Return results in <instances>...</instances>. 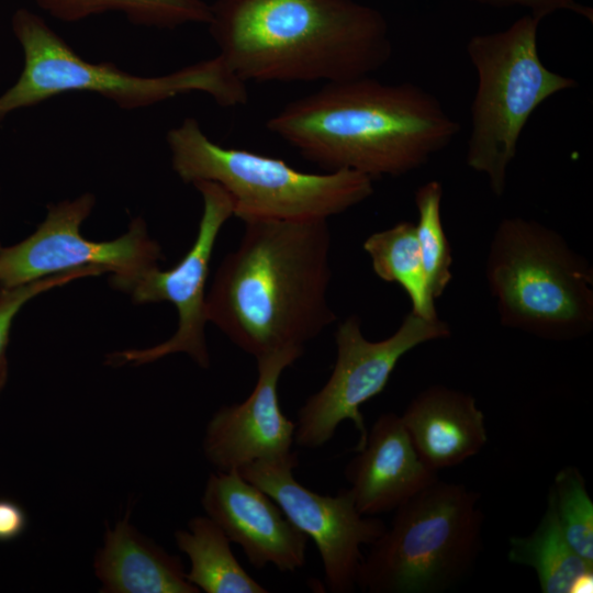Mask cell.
I'll use <instances>...</instances> for the list:
<instances>
[{
  "label": "cell",
  "instance_id": "cell-6",
  "mask_svg": "<svg viewBox=\"0 0 593 593\" xmlns=\"http://www.w3.org/2000/svg\"><path fill=\"white\" fill-rule=\"evenodd\" d=\"M12 31L23 49L24 66L16 82L0 96V122L15 110L69 92H94L125 110L193 91L205 92L224 107L247 101L245 81L219 55L168 75L143 77L112 63L87 61L26 9L13 14Z\"/></svg>",
  "mask_w": 593,
  "mask_h": 593
},
{
  "label": "cell",
  "instance_id": "cell-17",
  "mask_svg": "<svg viewBox=\"0 0 593 593\" xmlns=\"http://www.w3.org/2000/svg\"><path fill=\"white\" fill-rule=\"evenodd\" d=\"M94 569L102 592L198 593L180 559L138 534L125 517L105 535Z\"/></svg>",
  "mask_w": 593,
  "mask_h": 593
},
{
  "label": "cell",
  "instance_id": "cell-3",
  "mask_svg": "<svg viewBox=\"0 0 593 593\" xmlns=\"http://www.w3.org/2000/svg\"><path fill=\"white\" fill-rule=\"evenodd\" d=\"M211 12L219 55L245 82L350 80L392 55L383 15L355 0H220Z\"/></svg>",
  "mask_w": 593,
  "mask_h": 593
},
{
  "label": "cell",
  "instance_id": "cell-13",
  "mask_svg": "<svg viewBox=\"0 0 593 593\" xmlns=\"http://www.w3.org/2000/svg\"><path fill=\"white\" fill-rule=\"evenodd\" d=\"M303 353L289 349L257 358L258 377L250 394L213 414L203 451L216 471L238 470L256 461H299L292 450L295 424L281 410L278 383Z\"/></svg>",
  "mask_w": 593,
  "mask_h": 593
},
{
  "label": "cell",
  "instance_id": "cell-16",
  "mask_svg": "<svg viewBox=\"0 0 593 593\" xmlns=\"http://www.w3.org/2000/svg\"><path fill=\"white\" fill-rule=\"evenodd\" d=\"M400 416L417 454L437 472L478 455L488 441L475 399L446 385L426 388Z\"/></svg>",
  "mask_w": 593,
  "mask_h": 593
},
{
  "label": "cell",
  "instance_id": "cell-23",
  "mask_svg": "<svg viewBox=\"0 0 593 593\" xmlns=\"http://www.w3.org/2000/svg\"><path fill=\"white\" fill-rule=\"evenodd\" d=\"M549 492L569 544L593 563V502L581 471L574 466L564 467L556 474Z\"/></svg>",
  "mask_w": 593,
  "mask_h": 593
},
{
  "label": "cell",
  "instance_id": "cell-12",
  "mask_svg": "<svg viewBox=\"0 0 593 593\" xmlns=\"http://www.w3.org/2000/svg\"><path fill=\"white\" fill-rule=\"evenodd\" d=\"M194 187L202 195L203 212L191 248L171 269L152 268L128 289L134 302H171L178 312V328L164 343L147 349H130L112 354L111 365H143L165 356L184 353L200 367H210L205 342L206 281L216 238L225 222L233 216L228 193L217 183L199 181Z\"/></svg>",
  "mask_w": 593,
  "mask_h": 593
},
{
  "label": "cell",
  "instance_id": "cell-19",
  "mask_svg": "<svg viewBox=\"0 0 593 593\" xmlns=\"http://www.w3.org/2000/svg\"><path fill=\"white\" fill-rule=\"evenodd\" d=\"M188 530L175 534L178 548L191 563L187 580L206 593H266L251 578L231 549V540L209 516L192 518Z\"/></svg>",
  "mask_w": 593,
  "mask_h": 593
},
{
  "label": "cell",
  "instance_id": "cell-24",
  "mask_svg": "<svg viewBox=\"0 0 593 593\" xmlns=\"http://www.w3.org/2000/svg\"><path fill=\"white\" fill-rule=\"evenodd\" d=\"M105 271L99 267H87L75 271L51 276L14 288L0 289V394L8 379L7 348L13 321L20 310L36 295L77 279L99 276Z\"/></svg>",
  "mask_w": 593,
  "mask_h": 593
},
{
  "label": "cell",
  "instance_id": "cell-21",
  "mask_svg": "<svg viewBox=\"0 0 593 593\" xmlns=\"http://www.w3.org/2000/svg\"><path fill=\"white\" fill-rule=\"evenodd\" d=\"M52 16L79 21L107 11L123 12L131 22L175 27L188 22L210 23L211 7L201 0H35Z\"/></svg>",
  "mask_w": 593,
  "mask_h": 593
},
{
  "label": "cell",
  "instance_id": "cell-14",
  "mask_svg": "<svg viewBox=\"0 0 593 593\" xmlns=\"http://www.w3.org/2000/svg\"><path fill=\"white\" fill-rule=\"evenodd\" d=\"M202 505L255 568L272 564L281 572H294L305 564L309 538L268 494L237 470L212 473Z\"/></svg>",
  "mask_w": 593,
  "mask_h": 593
},
{
  "label": "cell",
  "instance_id": "cell-10",
  "mask_svg": "<svg viewBox=\"0 0 593 593\" xmlns=\"http://www.w3.org/2000/svg\"><path fill=\"white\" fill-rule=\"evenodd\" d=\"M96 199L85 193L49 204L36 231L12 246H0V289L14 288L51 276L87 267L112 272L111 284L127 292L136 279L163 258L160 246L149 237L146 223L135 217L128 231L107 242L89 240L80 233Z\"/></svg>",
  "mask_w": 593,
  "mask_h": 593
},
{
  "label": "cell",
  "instance_id": "cell-2",
  "mask_svg": "<svg viewBox=\"0 0 593 593\" xmlns=\"http://www.w3.org/2000/svg\"><path fill=\"white\" fill-rule=\"evenodd\" d=\"M267 128L325 170L374 179L424 166L449 146L460 125L424 88L366 76L328 82L287 103Z\"/></svg>",
  "mask_w": 593,
  "mask_h": 593
},
{
  "label": "cell",
  "instance_id": "cell-11",
  "mask_svg": "<svg viewBox=\"0 0 593 593\" xmlns=\"http://www.w3.org/2000/svg\"><path fill=\"white\" fill-rule=\"evenodd\" d=\"M299 461H256L237 471L268 494L292 524L311 538L321 557L324 581L333 593H350L363 560L362 546H371L385 524L362 515L349 489L322 495L293 475Z\"/></svg>",
  "mask_w": 593,
  "mask_h": 593
},
{
  "label": "cell",
  "instance_id": "cell-22",
  "mask_svg": "<svg viewBox=\"0 0 593 593\" xmlns=\"http://www.w3.org/2000/svg\"><path fill=\"white\" fill-rule=\"evenodd\" d=\"M441 199L443 186L437 180L422 184L415 192L418 212V222L415 225L416 237L434 299L444 293L452 278L451 250L440 214Z\"/></svg>",
  "mask_w": 593,
  "mask_h": 593
},
{
  "label": "cell",
  "instance_id": "cell-20",
  "mask_svg": "<svg viewBox=\"0 0 593 593\" xmlns=\"http://www.w3.org/2000/svg\"><path fill=\"white\" fill-rule=\"evenodd\" d=\"M374 273L387 282H396L410 298L412 312L424 318H437L416 237L415 224L400 222L371 234L363 243Z\"/></svg>",
  "mask_w": 593,
  "mask_h": 593
},
{
  "label": "cell",
  "instance_id": "cell-4",
  "mask_svg": "<svg viewBox=\"0 0 593 593\" xmlns=\"http://www.w3.org/2000/svg\"><path fill=\"white\" fill-rule=\"evenodd\" d=\"M485 277L503 326L553 342L593 329V268L546 225L505 217L489 248Z\"/></svg>",
  "mask_w": 593,
  "mask_h": 593
},
{
  "label": "cell",
  "instance_id": "cell-8",
  "mask_svg": "<svg viewBox=\"0 0 593 593\" xmlns=\"http://www.w3.org/2000/svg\"><path fill=\"white\" fill-rule=\"evenodd\" d=\"M539 23L527 14L505 30L472 36L466 47L478 77L466 163L486 176L496 197L505 191L508 167L532 113L551 96L578 86L541 61Z\"/></svg>",
  "mask_w": 593,
  "mask_h": 593
},
{
  "label": "cell",
  "instance_id": "cell-26",
  "mask_svg": "<svg viewBox=\"0 0 593 593\" xmlns=\"http://www.w3.org/2000/svg\"><path fill=\"white\" fill-rule=\"evenodd\" d=\"M27 526L25 511L16 502L0 499V542L19 538Z\"/></svg>",
  "mask_w": 593,
  "mask_h": 593
},
{
  "label": "cell",
  "instance_id": "cell-15",
  "mask_svg": "<svg viewBox=\"0 0 593 593\" xmlns=\"http://www.w3.org/2000/svg\"><path fill=\"white\" fill-rule=\"evenodd\" d=\"M345 468L357 510L367 516L395 511L439 478L417 454L401 419L382 413Z\"/></svg>",
  "mask_w": 593,
  "mask_h": 593
},
{
  "label": "cell",
  "instance_id": "cell-5",
  "mask_svg": "<svg viewBox=\"0 0 593 593\" xmlns=\"http://www.w3.org/2000/svg\"><path fill=\"white\" fill-rule=\"evenodd\" d=\"M167 143L179 178L221 186L231 197L233 215L243 222L327 220L373 193V179L358 171L307 174L278 158L222 147L193 118L172 127Z\"/></svg>",
  "mask_w": 593,
  "mask_h": 593
},
{
  "label": "cell",
  "instance_id": "cell-9",
  "mask_svg": "<svg viewBox=\"0 0 593 593\" xmlns=\"http://www.w3.org/2000/svg\"><path fill=\"white\" fill-rule=\"evenodd\" d=\"M449 335L447 322L424 318L411 311L391 336L371 342L363 336L359 317H347L336 329L337 357L332 374L298 411L294 443L318 448L333 438L340 423L349 419L359 433L354 451L360 449L368 434L361 405L383 391L406 353Z\"/></svg>",
  "mask_w": 593,
  "mask_h": 593
},
{
  "label": "cell",
  "instance_id": "cell-1",
  "mask_svg": "<svg viewBox=\"0 0 593 593\" xmlns=\"http://www.w3.org/2000/svg\"><path fill=\"white\" fill-rule=\"evenodd\" d=\"M219 266L206 294V318L256 359L298 349L336 315L327 220H253Z\"/></svg>",
  "mask_w": 593,
  "mask_h": 593
},
{
  "label": "cell",
  "instance_id": "cell-25",
  "mask_svg": "<svg viewBox=\"0 0 593 593\" xmlns=\"http://www.w3.org/2000/svg\"><path fill=\"white\" fill-rule=\"evenodd\" d=\"M496 8L519 7L527 9L529 14L541 21L544 18L561 10L574 12L582 18L593 21V10L581 4V0H463Z\"/></svg>",
  "mask_w": 593,
  "mask_h": 593
},
{
  "label": "cell",
  "instance_id": "cell-18",
  "mask_svg": "<svg viewBox=\"0 0 593 593\" xmlns=\"http://www.w3.org/2000/svg\"><path fill=\"white\" fill-rule=\"evenodd\" d=\"M507 558L533 568L542 593L592 591L593 563L580 557L569 544L550 492L535 530L528 536L510 538Z\"/></svg>",
  "mask_w": 593,
  "mask_h": 593
},
{
  "label": "cell",
  "instance_id": "cell-7",
  "mask_svg": "<svg viewBox=\"0 0 593 593\" xmlns=\"http://www.w3.org/2000/svg\"><path fill=\"white\" fill-rule=\"evenodd\" d=\"M480 495L437 480L400 505L360 564L368 593H440L465 579L482 547Z\"/></svg>",
  "mask_w": 593,
  "mask_h": 593
}]
</instances>
